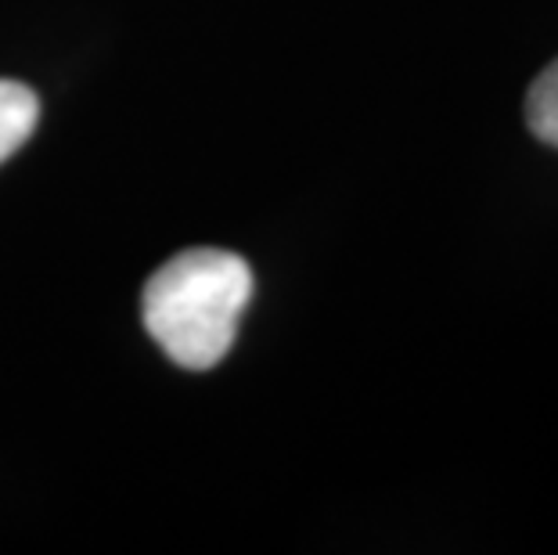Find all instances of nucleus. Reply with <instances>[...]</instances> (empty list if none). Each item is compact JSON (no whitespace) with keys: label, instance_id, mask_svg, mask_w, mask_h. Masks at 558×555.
Masks as SVG:
<instances>
[{"label":"nucleus","instance_id":"obj_1","mask_svg":"<svg viewBox=\"0 0 558 555\" xmlns=\"http://www.w3.org/2000/svg\"><path fill=\"white\" fill-rule=\"evenodd\" d=\"M253 300V270L228 250H184L156 270L141 297V317L162 353L187 372L228 358Z\"/></svg>","mask_w":558,"mask_h":555},{"label":"nucleus","instance_id":"obj_2","mask_svg":"<svg viewBox=\"0 0 558 555\" xmlns=\"http://www.w3.org/2000/svg\"><path fill=\"white\" fill-rule=\"evenodd\" d=\"M40 101L19 80H0V162L11 159L37 130Z\"/></svg>","mask_w":558,"mask_h":555},{"label":"nucleus","instance_id":"obj_3","mask_svg":"<svg viewBox=\"0 0 558 555\" xmlns=\"http://www.w3.org/2000/svg\"><path fill=\"white\" fill-rule=\"evenodd\" d=\"M526 123L544 145L558 148V58L533 80L526 94Z\"/></svg>","mask_w":558,"mask_h":555}]
</instances>
